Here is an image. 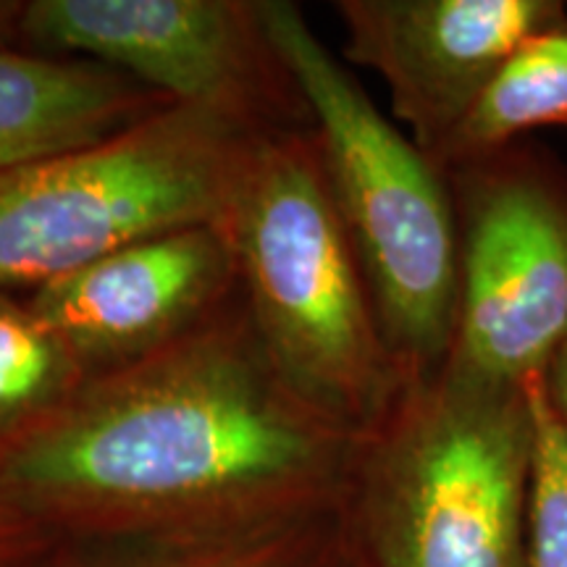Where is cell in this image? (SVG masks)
<instances>
[{
	"mask_svg": "<svg viewBox=\"0 0 567 567\" xmlns=\"http://www.w3.org/2000/svg\"><path fill=\"white\" fill-rule=\"evenodd\" d=\"M363 434L289 384L237 292L6 446L0 505L59 536L271 526L337 509Z\"/></svg>",
	"mask_w": 567,
	"mask_h": 567,
	"instance_id": "1",
	"label": "cell"
},
{
	"mask_svg": "<svg viewBox=\"0 0 567 567\" xmlns=\"http://www.w3.org/2000/svg\"><path fill=\"white\" fill-rule=\"evenodd\" d=\"M530 444L528 384L408 379L339 502L352 567H526Z\"/></svg>",
	"mask_w": 567,
	"mask_h": 567,
	"instance_id": "2",
	"label": "cell"
},
{
	"mask_svg": "<svg viewBox=\"0 0 567 567\" xmlns=\"http://www.w3.org/2000/svg\"><path fill=\"white\" fill-rule=\"evenodd\" d=\"M221 221L276 368L326 415L371 429L408 375L381 331L313 126L258 134Z\"/></svg>",
	"mask_w": 567,
	"mask_h": 567,
	"instance_id": "3",
	"label": "cell"
},
{
	"mask_svg": "<svg viewBox=\"0 0 567 567\" xmlns=\"http://www.w3.org/2000/svg\"><path fill=\"white\" fill-rule=\"evenodd\" d=\"M266 30L310 113L329 189L408 379L446 363L457 316V221L446 174L379 111L292 0H264Z\"/></svg>",
	"mask_w": 567,
	"mask_h": 567,
	"instance_id": "4",
	"label": "cell"
},
{
	"mask_svg": "<svg viewBox=\"0 0 567 567\" xmlns=\"http://www.w3.org/2000/svg\"><path fill=\"white\" fill-rule=\"evenodd\" d=\"M258 134L174 103L95 145L0 172V289H34L153 234L221 221Z\"/></svg>",
	"mask_w": 567,
	"mask_h": 567,
	"instance_id": "5",
	"label": "cell"
},
{
	"mask_svg": "<svg viewBox=\"0 0 567 567\" xmlns=\"http://www.w3.org/2000/svg\"><path fill=\"white\" fill-rule=\"evenodd\" d=\"M457 316L444 371L520 389L567 334V163L517 140L450 168Z\"/></svg>",
	"mask_w": 567,
	"mask_h": 567,
	"instance_id": "6",
	"label": "cell"
},
{
	"mask_svg": "<svg viewBox=\"0 0 567 567\" xmlns=\"http://www.w3.org/2000/svg\"><path fill=\"white\" fill-rule=\"evenodd\" d=\"M19 48L103 63L252 132L310 126L264 0H27Z\"/></svg>",
	"mask_w": 567,
	"mask_h": 567,
	"instance_id": "7",
	"label": "cell"
},
{
	"mask_svg": "<svg viewBox=\"0 0 567 567\" xmlns=\"http://www.w3.org/2000/svg\"><path fill=\"white\" fill-rule=\"evenodd\" d=\"M334 13L344 63L379 74L434 163L509 55L567 21L563 0H337Z\"/></svg>",
	"mask_w": 567,
	"mask_h": 567,
	"instance_id": "8",
	"label": "cell"
},
{
	"mask_svg": "<svg viewBox=\"0 0 567 567\" xmlns=\"http://www.w3.org/2000/svg\"><path fill=\"white\" fill-rule=\"evenodd\" d=\"M237 292L229 231L213 221L113 250L30 289L27 302L95 375L172 344Z\"/></svg>",
	"mask_w": 567,
	"mask_h": 567,
	"instance_id": "9",
	"label": "cell"
},
{
	"mask_svg": "<svg viewBox=\"0 0 567 567\" xmlns=\"http://www.w3.org/2000/svg\"><path fill=\"white\" fill-rule=\"evenodd\" d=\"M174 105L103 63L0 51V172L95 145Z\"/></svg>",
	"mask_w": 567,
	"mask_h": 567,
	"instance_id": "10",
	"label": "cell"
},
{
	"mask_svg": "<svg viewBox=\"0 0 567 567\" xmlns=\"http://www.w3.org/2000/svg\"><path fill=\"white\" fill-rule=\"evenodd\" d=\"M30 567H352L339 507L218 534L59 536Z\"/></svg>",
	"mask_w": 567,
	"mask_h": 567,
	"instance_id": "11",
	"label": "cell"
},
{
	"mask_svg": "<svg viewBox=\"0 0 567 567\" xmlns=\"http://www.w3.org/2000/svg\"><path fill=\"white\" fill-rule=\"evenodd\" d=\"M547 126L567 130V21L509 55L436 166L450 172Z\"/></svg>",
	"mask_w": 567,
	"mask_h": 567,
	"instance_id": "12",
	"label": "cell"
},
{
	"mask_svg": "<svg viewBox=\"0 0 567 567\" xmlns=\"http://www.w3.org/2000/svg\"><path fill=\"white\" fill-rule=\"evenodd\" d=\"M87 379L27 297L0 289V452L51 421Z\"/></svg>",
	"mask_w": 567,
	"mask_h": 567,
	"instance_id": "13",
	"label": "cell"
},
{
	"mask_svg": "<svg viewBox=\"0 0 567 567\" xmlns=\"http://www.w3.org/2000/svg\"><path fill=\"white\" fill-rule=\"evenodd\" d=\"M530 444L526 567H567V429L544 394L542 375L528 381Z\"/></svg>",
	"mask_w": 567,
	"mask_h": 567,
	"instance_id": "14",
	"label": "cell"
},
{
	"mask_svg": "<svg viewBox=\"0 0 567 567\" xmlns=\"http://www.w3.org/2000/svg\"><path fill=\"white\" fill-rule=\"evenodd\" d=\"M55 538L42 523L0 505V567H30Z\"/></svg>",
	"mask_w": 567,
	"mask_h": 567,
	"instance_id": "15",
	"label": "cell"
},
{
	"mask_svg": "<svg viewBox=\"0 0 567 567\" xmlns=\"http://www.w3.org/2000/svg\"><path fill=\"white\" fill-rule=\"evenodd\" d=\"M542 386L551 410H555V415L559 417V423L567 429V334L563 342L557 344V350L549 358L547 368H544Z\"/></svg>",
	"mask_w": 567,
	"mask_h": 567,
	"instance_id": "16",
	"label": "cell"
},
{
	"mask_svg": "<svg viewBox=\"0 0 567 567\" xmlns=\"http://www.w3.org/2000/svg\"><path fill=\"white\" fill-rule=\"evenodd\" d=\"M19 0H0V51L19 48Z\"/></svg>",
	"mask_w": 567,
	"mask_h": 567,
	"instance_id": "17",
	"label": "cell"
}]
</instances>
